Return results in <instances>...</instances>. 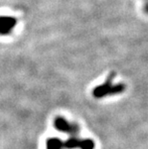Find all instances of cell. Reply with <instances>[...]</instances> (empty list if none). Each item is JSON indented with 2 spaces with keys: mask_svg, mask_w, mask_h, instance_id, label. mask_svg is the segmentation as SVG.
<instances>
[{
  "mask_svg": "<svg viewBox=\"0 0 148 149\" xmlns=\"http://www.w3.org/2000/svg\"><path fill=\"white\" fill-rule=\"evenodd\" d=\"M46 149H64V141L58 138H50L46 141Z\"/></svg>",
  "mask_w": 148,
  "mask_h": 149,
  "instance_id": "5",
  "label": "cell"
},
{
  "mask_svg": "<svg viewBox=\"0 0 148 149\" xmlns=\"http://www.w3.org/2000/svg\"><path fill=\"white\" fill-rule=\"evenodd\" d=\"M54 127L58 131L70 135L71 137H76L80 130L79 125H77L76 123L69 122L62 116H57L54 119Z\"/></svg>",
  "mask_w": 148,
  "mask_h": 149,
  "instance_id": "2",
  "label": "cell"
},
{
  "mask_svg": "<svg viewBox=\"0 0 148 149\" xmlns=\"http://www.w3.org/2000/svg\"><path fill=\"white\" fill-rule=\"evenodd\" d=\"M115 77V73L109 74L108 78L102 85L97 86L93 88L92 95L95 98H103L107 95H114V94H118L123 93L126 88L124 84H116L113 85V78Z\"/></svg>",
  "mask_w": 148,
  "mask_h": 149,
  "instance_id": "1",
  "label": "cell"
},
{
  "mask_svg": "<svg viewBox=\"0 0 148 149\" xmlns=\"http://www.w3.org/2000/svg\"><path fill=\"white\" fill-rule=\"evenodd\" d=\"M17 19L12 17H0V35H10L13 29L17 25Z\"/></svg>",
  "mask_w": 148,
  "mask_h": 149,
  "instance_id": "4",
  "label": "cell"
},
{
  "mask_svg": "<svg viewBox=\"0 0 148 149\" xmlns=\"http://www.w3.org/2000/svg\"><path fill=\"white\" fill-rule=\"evenodd\" d=\"M95 143L92 139H79L76 137L69 138L67 141H64V149H94Z\"/></svg>",
  "mask_w": 148,
  "mask_h": 149,
  "instance_id": "3",
  "label": "cell"
}]
</instances>
